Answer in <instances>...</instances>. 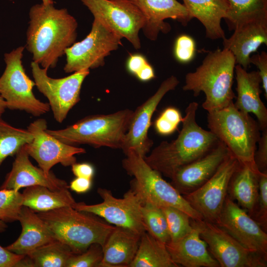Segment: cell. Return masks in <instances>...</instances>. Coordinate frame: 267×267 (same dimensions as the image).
I'll return each instance as SVG.
<instances>
[{
  "label": "cell",
  "mask_w": 267,
  "mask_h": 267,
  "mask_svg": "<svg viewBox=\"0 0 267 267\" xmlns=\"http://www.w3.org/2000/svg\"><path fill=\"white\" fill-rule=\"evenodd\" d=\"M29 15L27 49L42 68H54L75 42L77 22L66 9L56 8L53 1L32 6Z\"/></svg>",
  "instance_id": "obj_1"
},
{
  "label": "cell",
  "mask_w": 267,
  "mask_h": 267,
  "mask_svg": "<svg viewBox=\"0 0 267 267\" xmlns=\"http://www.w3.org/2000/svg\"><path fill=\"white\" fill-rule=\"evenodd\" d=\"M198 108L196 102H190L177 138L161 142L144 158L150 167L170 179L178 170L205 155L219 141L212 132L197 123Z\"/></svg>",
  "instance_id": "obj_2"
},
{
  "label": "cell",
  "mask_w": 267,
  "mask_h": 267,
  "mask_svg": "<svg viewBox=\"0 0 267 267\" xmlns=\"http://www.w3.org/2000/svg\"><path fill=\"white\" fill-rule=\"evenodd\" d=\"M235 59L228 50L210 51L195 71L185 75L182 89L197 96L203 92L202 107L208 112L221 109L233 102L232 90Z\"/></svg>",
  "instance_id": "obj_3"
},
{
  "label": "cell",
  "mask_w": 267,
  "mask_h": 267,
  "mask_svg": "<svg viewBox=\"0 0 267 267\" xmlns=\"http://www.w3.org/2000/svg\"><path fill=\"white\" fill-rule=\"evenodd\" d=\"M208 127L227 147L241 165L247 166L257 174L255 153L260 138L258 122L249 114L239 110L234 102L218 110L208 112Z\"/></svg>",
  "instance_id": "obj_4"
},
{
  "label": "cell",
  "mask_w": 267,
  "mask_h": 267,
  "mask_svg": "<svg viewBox=\"0 0 267 267\" xmlns=\"http://www.w3.org/2000/svg\"><path fill=\"white\" fill-rule=\"evenodd\" d=\"M37 213L55 239L67 244L75 254L85 252L93 243L103 247L115 227L95 215L72 206Z\"/></svg>",
  "instance_id": "obj_5"
},
{
  "label": "cell",
  "mask_w": 267,
  "mask_h": 267,
  "mask_svg": "<svg viewBox=\"0 0 267 267\" xmlns=\"http://www.w3.org/2000/svg\"><path fill=\"white\" fill-rule=\"evenodd\" d=\"M125 109L109 114L85 117L66 128L46 132L66 144L122 149L133 113Z\"/></svg>",
  "instance_id": "obj_6"
},
{
  "label": "cell",
  "mask_w": 267,
  "mask_h": 267,
  "mask_svg": "<svg viewBox=\"0 0 267 267\" xmlns=\"http://www.w3.org/2000/svg\"><path fill=\"white\" fill-rule=\"evenodd\" d=\"M123 168L134 177L132 188L143 202H149L159 207H172L187 214L192 220H203L202 216L188 203L183 195L162 175L152 169L144 158L132 150L125 154Z\"/></svg>",
  "instance_id": "obj_7"
},
{
  "label": "cell",
  "mask_w": 267,
  "mask_h": 267,
  "mask_svg": "<svg viewBox=\"0 0 267 267\" xmlns=\"http://www.w3.org/2000/svg\"><path fill=\"white\" fill-rule=\"evenodd\" d=\"M24 50V47L20 46L5 53L6 66L0 77V95L7 108L39 117L50 108L48 103L40 101L33 92L35 83L27 76L22 64Z\"/></svg>",
  "instance_id": "obj_8"
},
{
  "label": "cell",
  "mask_w": 267,
  "mask_h": 267,
  "mask_svg": "<svg viewBox=\"0 0 267 267\" xmlns=\"http://www.w3.org/2000/svg\"><path fill=\"white\" fill-rule=\"evenodd\" d=\"M121 39L103 22L94 18L88 36L65 50L64 71L71 73L103 66L105 57L121 44Z\"/></svg>",
  "instance_id": "obj_9"
},
{
  "label": "cell",
  "mask_w": 267,
  "mask_h": 267,
  "mask_svg": "<svg viewBox=\"0 0 267 267\" xmlns=\"http://www.w3.org/2000/svg\"><path fill=\"white\" fill-rule=\"evenodd\" d=\"M97 192L102 199V202L92 205L76 202L73 207L95 215L112 225L127 229L140 236L146 231L141 211L142 201L132 188L122 198L115 197L111 191L106 188H98Z\"/></svg>",
  "instance_id": "obj_10"
},
{
  "label": "cell",
  "mask_w": 267,
  "mask_h": 267,
  "mask_svg": "<svg viewBox=\"0 0 267 267\" xmlns=\"http://www.w3.org/2000/svg\"><path fill=\"white\" fill-rule=\"evenodd\" d=\"M32 75L38 89L48 99L54 119L61 123L70 110L80 100V92L89 70L74 72L62 78H52L47 75V70L32 61Z\"/></svg>",
  "instance_id": "obj_11"
},
{
  "label": "cell",
  "mask_w": 267,
  "mask_h": 267,
  "mask_svg": "<svg viewBox=\"0 0 267 267\" xmlns=\"http://www.w3.org/2000/svg\"><path fill=\"white\" fill-rule=\"evenodd\" d=\"M94 18L107 26L122 39H127L136 49L140 47L139 32L145 18L129 0H81Z\"/></svg>",
  "instance_id": "obj_12"
},
{
  "label": "cell",
  "mask_w": 267,
  "mask_h": 267,
  "mask_svg": "<svg viewBox=\"0 0 267 267\" xmlns=\"http://www.w3.org/2000/svg\"><path fill=\"white\" fill-rule=\"evenodd\" d=\"M239 166L237 160L229 153L209 179L183 195L203 220L216 223L227 195L231 178Z\"/></svg>",
  "instance_id": "obj_13"
},
{
  "label": "cell",
  "mask_w": 267,
  "mask_h": 267,
  "mask_svg": "<svg viewBox=\"0 0 267 267\" xmlns=\"http://www.w3.org/2000/svg\"><path fill=\"white\" fill-rule=\"evenodd\" d=\"M212 256L221 267H265L267 260L251 252L216 224L193 220Z\"/></svg>",
  "instance_id": "obj_14"
},
{
  "label": "cell",
  "mask_w": 267,
  "mask_h": 267,
  "mask_svg": "<svg viewBox=\"0 0 267 267\" xmlns=\"http://www.w3.org/2000/svg\"><path fill=\"white\" fill-rule=\"evenodd\" d=\"M47 122L38 119L31 123L27 130L33 135L32 140L24 145L29 156L34 159L39 167L48 176L51 169L60 163L64 167L76 162L75 155L84 154L82 147L66 144L48 133Z\"/></svg>",
  "instance_id": "obj_15"
},
{
  "label": "cell",
  "mask_w": 267,
  "mask_h": 267,
  "mask_svg": "<svg viewBox=\"0 0 267 267\" xmlns=\"http://www.w3.org/2000/svg\"><path fill=\"white\" fill-rule=\"evenodd\" d=\"M247 212L227 195L215 224L245 249L267 260V234Z\"/></svg>",
  "instance_id": "obj_16"
},
{
  "label": "cell",
  "mask_w": 267,
  "mask_h": 267,
  "mask_svg": "<svg viewBox=\"0 0 267 267\" xmlns=\"http://www.w3.org/2000/svg\"><path fill=\"white\" fill-rule=\"evenodd\" d=\"M178 78L171 76L164 80L157 91L133 111L122 150L125 154L130 150L144 158L153 145L148 136L153 113L163 97L179 84Z\"/></svg>",
  "instance_id": "obj_17"
},
{
  "label": "cell",
  "mask_w": 267,
  "mask_h": 267,
  "mask_svg": "<svg viewBox=\"0 0 267 267\" xmlns=\"http://www.w3.org/2000/svg\"><path fill=\"white\" fill-rule=\"evenodd\" d=\"M229 153L219 140L205 155L178 170L171 183L183 195L195 190L212 177Z\"/></svg>",
  "instance_id": "obj_18"
},
{
  "label": "cell",
  "mask_w": 267,
  "mask_h": 267,
  "mask_svg": "<svg viewBox=\"0 0 267 267\" xmlns=\"http://www.w3.org/2000/svg\"><path fill=\"white\" fill-rule=\"evenodd\" d=\"M142 13L146 21L142 28L144 35L152 40L157 39L160 32L167 34L170 25L165 20H177L186 26L192 19L183 4L177 0H129Z\"/></svg>",
  "instance_id": "obj_19"
},
{
  "label": "cell",
  "mask_w": 267,
  "mask_h": 267,
  "mask_svg": "<svg viewBox=\"0 0 267 267\" xmlns=\"http://www.w3.org/2000/svg\"><path fill=\"white\" fill-rule=\"evenodd\" d=\"M29 157L23 145L15 154L11 170L6 175L0 189L19 191L34 185H42L53 190L69 188L67 182L52 172L47 176L40 167L34 166Z\"/></svg>",
  "instance_id": "obj_20"
},
{
  "label": "cell",
  "mask_w": 267,
  "mask_h": 267,
  "mask_svg": "<svg viewBox=\"0 0 267 267\" xmlns=\"http://www.w3.org/2000/svg\"><path fill=\"white\" fill-rule=\"evenodd\" d=\"M233 34L223 40V48L234 55L236 64L247 70L251 54L263 44L267 45V21H252L237 25Z\"/></svg>",
  "instance_id": "obj_21"
},
{
  "label": "cell",
  "mask_w": 267,
  "mask_h": 267,
  "mask_svg": "<svg viewBox=\"0 0 267 267\" xmlns=\"http://www.w3.org/2000/svg\"><path fill=\"white\" fill-rule=\"evenodd\" d=\"M237 97L234 106L245 114L255 115L261 131L267 129V109L261 98L262 80L258 71L250 72L235 66Z\"/></svg>",
  "instance_id": "obj_22"
},
{
  "label": "cell",
  "mask_w": 267,
  "mask_h": 267,
  "mask_svg": "<svg viewBox=\"0 0 267 267\" xmlns=\"http://www.w3.org/2000/svg\"><path fill=\"white\" fill-rule=\"evenodd\" d=\"M191 220L192 229L188 233L176 241L166 244L172 260L185 267H219L218 262L210 254L207 244L201 238L198 227Z\"/></svg>",
  "instance_id": "obj_23"
},
{
  "label": "cell",
  "mask_w": 267,
  "mask_h": 267,
  "mask_svg": "<svg viewBox=\"0 0 267 267\" xmlns=\"http://www.w3.org/2000/svg\"><path fill=\"white\" fill-rule=\"evenodd\" d=\"M18 221L22 230L19 237L5 248L26 256L35 249L56 240L44 221L32 209L23 206Z\"/></svg>",
  "instance_id": "obj_24"
},
{
  "label": "cell",
  "mask_w": 267,
  "mask_h": 267,
  "mask_svg": "<svg viewBox=\"0 0 267 267\" xmlns=\"http://www.w3.org/2000/svg\"><path fill=\"white\" fill-rule=\"evenodd\" d=\"M140 237L130 230L115 226L102 247L103 258L99 267H129Z\"/></svg>",
  "instance_id": "obj_25"
},
{
  "label": "cell",
  "mask_w": 267,
  "mask_h": 267,
  "mask_svg": "<svg viewBox=\"0 0 267 267\" xmlns=\"http://www.w3.org/2000/svg\"><path fill=\"white\" fill-rule=\"evenodd\" d=\"M183 4L192 19L196 18L204 26L206 38L211 40L225 37L221 26L222 19L228 16L230 4L228 0H182Z\"/></svg>",
  "instance_id": "obj_26"
},
{
  "label": "cell",
  "mask_w": 267,
  "mask_h": 267,
  "mask_svg": "<svg viewBox=\"0 0 267 267\" xmlns=\"http://www.w3.org/2000/svg\"><path fill=\"white\" fill-rule=\"evenodd\" d=\"M260 174L240 164L229 185L228 192L231 197L250 215L254 214L257 207Z\"/></svg>",
  "instance_id": "obj_27"
},
{
  "label": "cell",
  "mask_w": 267,
  "mask_h": 267,
  "mask_svg": "<svg viewBox=\"0 0 267 267\" xmlns=\"http://www.w3.org/2000/svg\"><path fill=\"white\" fill-rule=\"evenodd\" d=\"M23 205L36 212L72 206L76 203L68 188L53 190L42 185L26 187L22 193Z\"/></svg>",
  "instance_id": "obj_28"
},
{
  "label": "cell",
  "mask_w": 267,
  "mask_h": 267,
  "mask_svg": "<svg viewBox=\"0 0 267 267\" xmlns=\"http://www.w3.org/2000/svg\"><path fill=\"white\" fill-rule=\"evenodd\" d=\"M172 259L166 244L145 231L140 237L136 255L129 267H178Z\"/></svg>",
  "instance_id": "obj_29"
},
{
  "label": "cell",
  "mask_w": 267,
  "mask_h": 267,
  "mask_svg": "<svg viewBox=\"0 0 267 267\" xmlns=\"http://www.w3.org/2000/svg\"><path fill=\"white\" fill-rule=\"evenodd\" d=\"M74 254L67 244L56 239L25 256L21 267H66L69 258Z\"/></svg>",
  "instance_id": "obj_30"
},
{
  "label": "cell",
  "mask_w": 267,
  "mask_h": 267,
  "mask_svg": "<svg viewBox=\"0 0 267 267\" xmlns=\"http://www.w3.org/2000/svg\"><path fill=\"white\" fill-rule=\"evenodd\" d=\"M228 0L230 9L226 20L230 30L248 21H267V0Z\"/></svg>",
  "instance_id": "obj_31"
},
{
  "label": "cell",
  "mask_w": 267,
  "mask_h": 267,
  "mask_svg": "<svg viewBox=\"0 0 267 267\" xmlns=\"http://www.w3.org/2000/svg\"><path fill=\"white\" fill-rule=\"evenodd\" d=\"M33 135L27 129L12 126L0 118V166L8 156L15 155L19 149L30 142Z\"/></svg>",
  "instance_id": "obj_32"
},
{
  "label": "cell",
  "mask_w": 267,
  "mask_h": 267,
  "mask_svg": "<svg viewBox=\"0 0 267 267\" xmlns=\"http://www.w3.org/2000/svg\"><path fill=\"white\" fill-rule=\"evenodd\" d=\"M141 211L146 231L165 244L170 242L166 220L161 207L143 202Z\"/></svg>",
  "instance_id": "obj_33"
},
{
  "label": "cell",
  "mask_w": 267,
  "mask_h": 267,
  "mask_svg": "<svg viewBox=\"0 0 267 267\" xmlns=\"http://www.w3.org/2000/svg\"><path fill=\"white\" fill-rule=\"evenodd\" d=\"M161 208L166 220L170 241L179 239L192 230L191 218L187 214L172 207Z\"/></svg>",
  "instance_id": "obj_34"
},
{
  "label": "cell",
  "mask_w": 267,
  "mask_h": 267,
  "mask_svg": "<svg viewBox=\"0 0 267 267\" xmlns=\"http://www.w3.org/2000/svg\"><path fill=\"white\" fill-rule=\"evenodd\" d=\"M23 205L22 193L13 189H0V220L12 222L18 221Z\"/></svg>",
  "instance_id": "obj_35"
},
{
  "label": "cell",
  "mask_w": 267,
  "mask_h": 267,
  "mask_svg": "<svg viewBox=\"0 0 267 267\" xmlns=\"http://www.w3.org/2000/svg\"><path fill=\"white\" fill-rule=\"evenodd\" d=\"M102 258V246L93 243L85 252L72 255L66 267H99Z\"/></svg>",
  "instance_id": "obj_36"
},
{
  "label": "cell",
  "mask_w": 267,
  "mask_h": 267,
  "mask_svg": "<svg viewBox=\"0 0 267 267\" xmlns=\"http://www.w3.org/2000/svg\"><path fill=\"white\" fill-rule=\"evenodd\" d=\"M183 117L178 109L174 107H168L164 109L155 121L156 132L162 135L174 133L182 122Z\"/></svg>",
  "instance_id": "obj_37"
},
{
  "label": "cell",
  "mask_w": 267,
  "mask_h": 267,
  "mask_svg": "<svg viewBox=\"0 0 267 267\" xmlns=\"http://www.w3.org/2000/svg\"><path fill=\"white\" fill-rule=\"evenodd\" d=\"M196 44L194 39L190 36L183 34L176 40L174 53L176 59L179 62L186 63L194 57Z\"/></svg>",
  "instance_id": "obj_38"
},
{
  "label": "cell",
  "mask_w": 267,
  "mask_h": 267,
  "mask_svg": "<svg viewBox=\"0 0 267 267\" xmlns=\"http://www.w3.org/2000/svg\"><path fill=\"white\" fill-rule=\"evenodd\" d=\"M256 220L262 228L267 225V171L261 172L259 176V193Z\"/></svg>",
  "instance_id": "obj_39"
},
{
  "label": "cell",
  "mask_w": 267,
  "mask_h": 267,
  "mask_svg": "<svg viewBox=\"0 0 267 267\" xmlns=\"http://www.w3.org/2000/svg\"><path fill=\"white\" fill-rule=\"evenodd\" d=\"M258 149L255 153V164L260 172L267 171V129L262 131L258 142Z\"/></svg>",
  "instance_id": "obj_40"
},
{
  "label": "cell",
  "mask_w": 267,
  "mask_h": 267,
  "mask_svg": "<svg viewBox=\"0 0 267 267\" xmlns=\"http://www.w3.org/2000/svg\"><path fill=\"white\" fill-rule=\"evenodd\" d=\"M250 63L255 65L258 68L262 80V86L264 90V95L267 98V53L264 51L261 53L254 54L250 57Z\"/></svg>",
  "instance_id": "obj_41"
},
{
  "label": "cell",
  "mask_w": 267,
  "mask_h": 267,
  "mask_svg": "<svg viewBox=\"0 0 267 267\" xmlns=\"http://www.w3.org/2000/svg\"><path fill=\"white\" fill-rule=\"evenodd\" d=\"M24 256L15 254L0 245V267H21Z\"/></svg>",
  "instance_id": "obj_42"
},
{
  "label": "cell",
  "mask_w": 267,
  "mask_h": 267,
  "mask_svg": "<svg viewBox=\"0 0 267 267\" xmlns=\"http://www.w3.org/2000/svg\"><path fill=\"white\" fill-rule=\"evenodd\" d=\"M148 63L146 58L142 54H133L128 59L126 64L127 69L131 74L136 76Z\"/></svg>",
  "instance_id": "obj_43"
},
{
  "label": "cell",
  "mask_w": 267,
  "mask_h": 267,
  "mask_svg": "<svg viewBox=\"0 0 267 267\" xmlns=\"http://www.w3.org/2000/svg\"><path fill=\"white\" fill-rule=\"evenodd\" d=\"M73 174L76 177L92 179L95 170L94 167L89 163H75L71 166Z\"/></svg>",
  "instance_id": "obj_44"
},
{
  "label": "cell",
  "mask_w": 267,
  "mask_h": 267,
  "mask_svg": "<svg viewBox=\"0 0 267 267\" xmlns=\"http://www.w3.org/2000/svg\"><path fill=\"white\" fill-rule=\"evenodd\" d=\"M91 185L92 179L76 177L71 181L69 188L77 193L81 194L89 191Z\"/></svg>",
  "instance_id": "obj_45"
},
{
  "label": "cell",
  "mask_w": 267,
  "mask_h": 267,
  "mask_svg": "<svg viewBox=\"0 0 267 267\" xmlns=\"http://www.w3.org/2000/svg\"><path fill=\"white\" fill-rule=\"evenodd\" d=\"M136 77L138 80L142 82L150 81L155 77L154 69L148 63L136 75Z\"/></svg>",
  "instance_id": "obj_46"
},
{
  "label": "cell",
  "mask_w": 267,
  "mask_h": 267,
  "mask_svg": "<svg viewBox=\"0 0 267 267\" xmlns=\"http://www.w3.org/2000/svg\"><path fill=\"white\" fill-rule=\"evenodd\" d=\"M6 108V102L4 99L0 95V118Z\"/></svg>",
  "instance_id": "obj_47"
},
{
  "label": "cell",
  "mask_w": 267,
  "mask_h": 267,
  "mask_svg": "<svg viewBox=\"0 0 267 267\" xmlns=\"http://www.w3.org/2000/svg\"><path fill=\"white\" fill-rule=\"evenodd\" d=\"M7 228L6 223L2 222L0 220V232H4Z\"/></svg>",
  "instance_id": "obj_48"
},
{
  "label": "cell",
  "mask_w": 267,
  "mask_h": 267,
  "mask_svg": "<svg viewBox=\"0 0 267 267\" xmlns=\"http://www.w3.org/2000/svg\"><path fill=\"white\" fill-rule=\"evenodd\" d=\"M52 1V0H42L43 2H51Z\"/></svg>",
  "instance_id": "obj_49"
}]
</instances>
